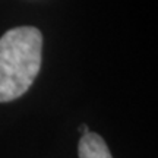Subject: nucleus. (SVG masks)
<instances>
[{"instance_id": "nucleus-1", "label": "nucleus", "mask_w": 158, "mask_h": 158, "mask_svg": "<svg viewBox=\"0 0 158 158\" xmlns=\"http://www.w3.org/2000/svg\"><path fill=\"white\" fill-rule=\"evenodd\" d=\"M43 60V34L18 27L0 37V102L22 97L34 84Z\"/></svg>"}, {"instance_id": "nucleus-2", "label": "nucleus", "mask_w": 158, "mask_h": 158, "mask_svg": "<svg viewBox=\"0 0 158 158\" xmlns=\"http://www.w3.org/2000/svg\"><path fill=\"white\" fill-rule=\"evenodd\" d=\"M79 158H113L106 141L98 133L88 132L81 136L78 143Z\"/></svg>"}, {"instance_id": "nucleus-3", "label": "nucleus", "mask_w": 158, "mask_h": 158, "mask_svg": "<svg viewBox=\"0 0 158 158\" xmlns=\"http://www.w3.org/2000/svg\"><path fill=\"white\" fill-rule=\"evenodd\" d=\"M79 132H81L82 135H85V133H88V132H89V129H88V126H86V124H81V126H79Z\"/></svg>"}]
</instances>
